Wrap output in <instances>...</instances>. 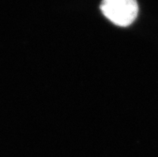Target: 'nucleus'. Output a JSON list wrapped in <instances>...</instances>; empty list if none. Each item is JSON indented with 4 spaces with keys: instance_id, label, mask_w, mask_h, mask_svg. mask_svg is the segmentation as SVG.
<instances>
[{
    "instance_id": "f257e3e1",
    "label": "nucleus",
    "mask_w": 158,
    "mask_h": 157,
    "mask_svg": "<svg viewBox=\"0 0 158 157\" xmlns=\"http://www.w3.org/2000/svg\"><path fill=\"white\" fill-rule=\"evenodd\" d=\"M100 10L115 25L125 27L135 21L139 6L136 0H102Z\"/></svg>"
}]
</instances>
